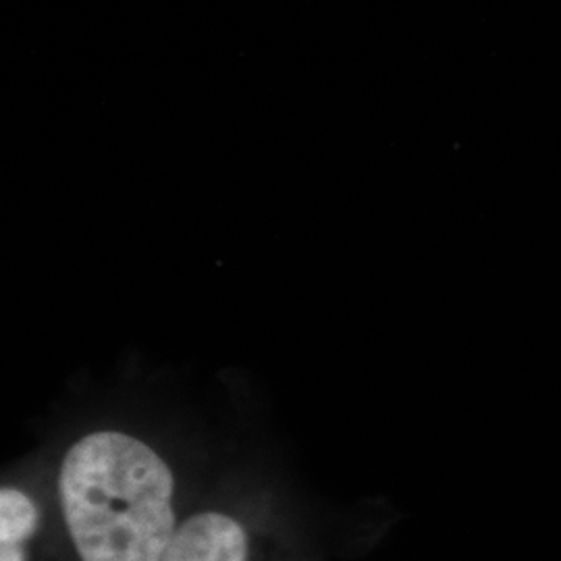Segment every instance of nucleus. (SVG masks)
I'll use <instances>...</instances> for the list:
<instances>
[{"label":"nucleus","instance_id":"obj_1","mask_svg":"<svg viewBox=\"0 0 561 561\" xmlns=\"http://www.w3.org/2000/svg\"><path fill=\"white\" fill-rule=\"evenodd\" d=\"M173 474L129 435L102 431L60 466V507L81 561H161L173 541Z\"/></svg>","mask_w":561,"mask_h":561},{"label":"nucleus","instance_id":"obj_3","mask_svg":"<svg viewBox=\"0 0 561 561\" xmlns=\"http://www.w3.org/2000/svg\"><path fill=\"white\" fill-rule=\"evenodd\" d=\"M38 510L18 489L0 493V561H25V541L36 533Z\"/></svg>","mask_w":561,"mask_h":561},{"label":"nucleus","instance_id":"obj_2","mask_svg":"<svg viewBox=\"0 0 561 561\" xmlns=\"http://www.w3.org/2000/svg\"><path fill=\"white\" fill-rule=\"evenodd\" d=\"M161 561H248V537L233 518L206 512L181 524Z\"/></svg>","mask_w":561,"mask_h":561}]
</instances>
